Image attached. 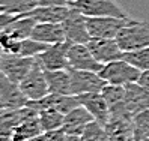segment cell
Returning <instances> with one entry per match:
<instances>
[{
    "mask_svg": "<svg viewBox=\"0 0 149 141\" xmlns=\"http://www.w3.org/2000/svg\"><path fill=\"white\" fill-rule=\"evenodd\" d=\"M0 47H2V53H8V54H18L21 50V41L9 36L8 33L2 32L0 33Z\"/></svg>",
    "mask_w": 149,
    "mask_h": 141,
    "instance_id": "obj_29",
    "label": "cell"
},
{
    "mask_svg": "<svg viewBox=\"0 0 149 141\" xmlns=\"http://www.w3.org/2000/svg\"><path fill=\"white\" fill-rule=\"evenodd\" d=\"M66 41L72 44H87L91 41V35L87 30V17L71 8V12L62 23Z\"/></svg>",
    "mask_w": 149,
    "mask_h": 141,
    "instance_id": "obj_9",
    "label": "cell"
},
{
    "mask_svg": "<svg viewBox=\"0 0 149 141\" xmlns=\"http://www.w3.org/2000/svg\"><path fill=\"white\" fill-rule=\"evenodd\" d=\"M23 113L20 110H2L0 114V134L2 137H11L12 131L21 123Z\"/></svg>",
    "mask_w": 149,
    "mask_h": 141,
    "instance_id": "obj_22",
    "label": "cell"
},
{
    "mask_svg": "<svg viewBox=\"0 0 149 141\" xmlns=\"http://www.w3.org/2000/svg\"><path fill=\"white\" fill-rule=\"evenodd\" d=\"M32 141H45V138H44V134H42L41 137H38V138H35V140H32Z\"/></svg>",
    "mask_w": 149,
    "mask_h": 141,
    "instance_id": "obj_34",
    "label": "cell"
},
{
    "mask_svg": "<svg viewBox=\"0 0 149 141\" xmlns=\"http://www.w3.org/2000/svg\"><path fill=\"white\" fill-rule=\"evenodd\" d=\"M102 96L106 98L107 104L110 110L118 107V105H122L125 102V95H127V90H125V86H115V84H107L106 87L102 89Z\"/></svg>",
    "mask_w": 149,
    "mask_h": 141,
    "instance_id": "obj_25",
    "label": "cell"
},
{
    "mask_svg": "<svg viewBox=\"0 0 149 141\" xmlns=\"http://www.w3.org/2000/svg\"><path fill=\"white\" fill-rule=\"evenodd\" d=\"M50 45L48 44L39 42L33 38H27L21 41V50H20V56L24 57H38L41 53H44Z\"/></svg>",
    "mask_w": 149,
    "mask_h": 141,
    "instance_id": "obj_28",
    "label": "cell"
},
{
    "mask_svg": "<svg viewBox=\"0 0 149 141\" xmlns=\"http://www.w3.org/2000/svg\"><path fill=\"white\" fill-rule=\"evenodd\" d=\"M38 23L35 21L30 17H26V15H17L15 18L2 29V32L8 33L9 36L15 38V39H20L24 41L27 38H32V33L33 29Z\"/></svg>",
    "mask_w": 149,
    "mask_h": 141,
    "instance_id": "obj_19",
    "label": "cell"
},
{
    "mask_svg": "<svg viewBox=\"0 0 149 141\" xmlns=\"http://www.w3.org/2000/svg\"><path fill=\"white\" fill-rule=\"evenodd\" d=\"M92 120H95L92 114L87 111L83 105H78V107H75L72 111H69L68 114H65L62 129L66 132L68 135L80 137L83 134V131L86 129V126L89 125Z\"/></svg>",
    "mask_w": 149,
    "mask_h": 141,
    "instance_id": "obj_15",
    "label": "cell"
},
{
    "mask_svg": "<svg viewBox=\"0 0 149 141\" xmlns=\"http://www.w3.org/2000/svg\"><path fill=\"white\" fill-rule=\"evenodd\" d=\"M128 141H134V140H133V138H131V140H128Z\"/></svg>",
    "mask_w": 149,
    "mask_h": 141,
    "instance_id": "obj_36",
    "label": "cell"
},
{
    "mask_svg": "<svg viewBox=\"0 0 149 141\" xmlns=\"http://www.w3.org/2000/svg\"><path fill=\"white\" fill-rule=\"evenodd\" d=\"M125 107L133 116L140 111L149 110V90L146 87L140 83H131L125 86Z\"/></svg>",
    "mask_w": 149,
    "mask_h": 141,
    "instance_id": "obj_16",
    "label": "cell"
},
{
    "mask_svg": "<svg viewBox=\"0 0 149 141\" xmlns=\"http://www.w3.org/2000/svg\"><path fill=\"white\" fill-rule=\"evenodd\" d=\"M87 47L92 51L93 57L102 65L115 62V60H120L124 57V51L120 50L116 39L91 38V41L87 42Z\"/></svg>",
    "mask_w": 149,
    "mask_h": 141,
    "instance_id": "obj_13",
    "label": "cell"
},
{
    "mask_svg": "<svg viewBox=\"0 0 149 141\" xmlns=\"http://www.w3.org/2000/svg\"><path fill=\"white\" fill-rule=\"evenodd\" d=\"M139 83L149 90V72H143L142 77H140V80H139Z\"/></svg>",
    "mask_w": 149,
    "mask_h": 141,
    "instance_id": "obj_32",
    "label": "cell"
},
{
    "mask_svg": "<svg viewBox=\"0 0 149 141\" xmlns=\"http://www.w3.org/2000/svg\"><path fill=\"white\" fill-rule=\"evenodd\" d=\"M68 141H81V138L77 135H68Z\"/></svg>",
    "mask_w": 149,
    "mask_h": 141,
    "instance_id": "obj_33",
    "label": "cell"
},
{
    "mask_svg": "<svg viewBox=\"0 0 149 141\" xmlns=\"http://www.w3.org/2000/svg\"><path fill=\"white\" fill-rule=\"evenodd\" d=\"M142 74L143 72L139 68L133 66L124 59L106 63L100 70V75L107 81V84H115V86H127L131 83H139Z\"/></svg>",
    "mask_w": 149,
    "mask_h": 141,
    "instance_id": "obj_2",
    "label": "cell"
},
{
    "mask_svg": "<svg viewBox=\"0 0 149 141\" xmlns=\"http://www.w3.org/2000/svg\"><path fill=\"white\" fill-rule=\"evenodd\" d=\"M0 141H12V140H11V137H2Z\"/></svg>",
    "mask_w": 149,
    "mask_h": 141,
    "instance_id": "obj_35",
    "label": "cell"
},
{
    "mask_svg": "<svg viewBox=\"0 0 149 141\" xmlns=\"http://www.w3.org/2000/svg\"><path fill=\"white\" fill-rule=\"evenodd\" d=\"M78 101L80 105L89 111L95 120H98L100 123L106 125L110 119V107L106 101V98L102 96L101 92H93V93H83L78 95Z\"/></svg>",
    "mask_w": 149,
    "mask_h": 141,
    "instance_id": "obj_14",
    "label": "cell"
},
{
    "mask_svg": "<svg viewBox=\"0 0 149 141\" xmlns=\"http://www.w3.org/2000/svg\"><path fill=\"white\" fill-rule=\"evenodd\" d=\"M69 0H39V6H68Z\"/></svg>",
    "mask_w": 149,
    "mask_h": 141,
    "instance_id": "obj_31",
    "label": "cell"
},
{
    "mask_svg": "<svg viewBox=\"0 0 149 141\" xmlns=\"http://www.w3.org/2000/svg\"><path fill=\"white\" fill-rule=\"evenodd\" d=\"M63 119H65V114L59 113L56 110H41L39 111V122H41L44 132L62 129Z\"/></svg>",
    "mask_w": 149,
    "mask_h": 141,
    "instance_id": "obj_24",
    "label": "cell"
},
{
    "mask_svg": "<svg viewBox=\"0 0 149 141\" xmlns=\"http://www.w3.org/2000/svg\"><path fill=\"white\" fill-rule=\"evenodd\" d=\"M29 99L21 92L20 84L11 81L6 75H0V107L2 110H20L26 107Z\"/></svg>",
    "mask_w": 149,
    "mask_h": 141,
    "instance_id": "obj_12",
    "label": "cell"
},
{
    "mask_svg": "<svg viewBox=\"0 0 149 141\" xmlns=\"http://www.w3.org/2000/svg\"><path fill=\"white\" fill-rule=\"evenodd\" d=\"M33 63H35V57H24V56H18V54L2 53V57H0V70L11 81L20 84L23 78L29 74Z\"/></svg>",
    "mask_w": 149,
    "mask_h": 141,
    "instance_id": "obj_7",
    "label": "cell"
},
{
    "mask_svg": "<svg viewBox=\"0 0 149 141\" xmlns=\"http://www.w3.org/2000/svg\"><path fill=\"white\" fill-rule=\"evenodd\" d=\"M71 2H72V0H69V3H71Z\"/></svg>",
    "mask_w": 149,
    "mask_h": 141,
    "instance_id": "obj_37",
    "label": "cell"
},
{
    "mask_svg": "<svg viewBox=\"0 0 149 141\" xmlns=\"http://www.w3.org/2000/svg\"><path fill=\"white\" fill-rule=\"evenodd\" d=\"M133 20L118 18V17H87V30L91 38L116 39L119 32Z\"/></svg>",
    "mask_w": 149,
    "mask_h": 141,
    "instance_id": "obj_5",
    "label": "cell"
},
{
    "mask_svg": "<svg viewBox=\"0 0 149 141\" xmlns=\"http://www.w3.org/2000/svg\"><path fill=\"white\" fill-rule=\"evenodd\" d=\"M69 41L59 42L50 45L44 53L36 57V60L42 65L45 70H60V69H69V60H68V48Z\"/></svg>",
    "mask_w": 149,
    "mask_h": 141,
    "instance_id": "obj_10",
    "label": "cell"
},
{
    "mask_svg": "<svg viewBox=\"0 0 149 141\" xmlns=\"http://www.w3.org/2000/svg\"><path fill=\"white\" fill-rule=\"evenodd\" d=\"M68 60H69V66L72 69L92 70V72H98V74L104 66L93 57L87 44H72V42L69 44Z\"/></svg>",
    "mask_w": 149,
    "mask_h": 141,
    "instance_id": "obj_11",
    "label": "cell"
},
{
    "mask_svg": "<svg viewBox=\"0 0 149 141\" xmlns=\"http://www.w3.org/2000/svg\"><path fill=\"white\" fill-rule=\"evenodd\" d=\"M44 138H45V141H68V134L63 129H56L44 132Z\"/></svg>",
    "mask_w": 149,
    "mask_h": 141,
    "instance_id": "obj_30",
    "label": "cell"
},
{
    "mask_svg": "<svg viewBox=\"0 0 149 141\" xmlns=\"http://www.w3.org/2000/svg\"><path fill=\"white\" fill-rule=\"evenodd\" d=\"M29 107L35 108L38 113L41 110H56L62 114H68L75 107L80 105L78 96L75 95H60V93H48L45 98L39 101H29Z\"/></svg>",
    "mask_w": 149,
    "mask_h": 141,
    "instance_id": "obj_8",
    "label": "cell"
},
{
    "mask_svg": "<svg viewBox=\"0 0 149 141\" xmlns=\"http://www.w3.org/2000/svg\"><path fill=\"white\" fill-rule=\"evenodd\" d=\"M20 89L29 101H39L50 93L47 77H45V69L36 60V57H35V63L32 69L29 70V74L21 80Z\"/></svg>",
    "mask_w": 149,
    "mask_h": 141,
    "instance_id": "obj_4",
    "label": "cell"
},
{
    "mask_svg": "<svg viewBox=\"0 0 149 141\" xmlns=\"http://www.w3.org/2000/svg\"><path fill=\"white\" fill-rule=\"evenodd\" d=\"M45 77H47L50 93L72 95V92H71V74H69V69L45 70Z\"/></svg>",
    "mask_w": 149,
    "mask_h": 141,
    "instance_id": "obj_20",
    "label": "cell"
},
{
    "mask_svg": "<svg viewBox=\"0 0 149 141\" xmlns=\"http://www.w3.org/2000/svg\"><path fill=\"white\" fill-rule=\"evenodd\" d=\"M116 41L124 53L137 51L149 47V21H140L133 18L119 32Z\"/></svg>",
    "mask_w": 149,
    "mask_h": 141,
    "instance_id": "obj_1",
    "label": "cell"
},
{
    "mask_svg": "<svg viewBox=\"0 0 149 141\" xmlns=\"http://www.w3.org/2000/svg\"><path fill=\"white\" fill-rule=\"evenodd\" d=\"M32 38L48 45L66 41L62 23H38L33 29Z\"/></svg>",
    "mask_w": 149,
    "mask_h": 141,
    "instance_id": "obj_18",
    "label": "cell"
},
{
    "mask_svg": "<svg viewBox=\"0 0 149 141\" xmlns=\"http://www.w3.org/2000/svg\"><path fill=\"white\" fill-rule=\"evenodd\" d=\"M69 6L86 17H118L130 18L127 11L120 8L115 0H72Z\"/></svg>",
    "mask_w": 149,
    "mask_h": 141,
    "instance_id": "obj_3",
    "label": "cell"
},
{
    "mask_svg": "<svg viewBox=\"0 0 149 141\" xmlns=\"http://www.w3.org/2000/svg\"><path fill=\"white\" fill-rule=\"evenodd\" d=\"M71 12V6H38L27 14H21L30 17L36 23H63Z\"/></svg>",
    "mask_w": 149,
    "mask_h": 141,
    "instance_id": "obj_17",
    "label": "cell"
},
{
    "mask_svg": "<svg viewBox=\"0 0 149 141\" xmlns=\"http://www.w3.org/2000/svg\"><path fill=\"white\" fill-rule=\"evenodd\" d=\"M122 59L127 60L133 66L139 68L142 72H149V47L137 50V51L124 53V57Z\"/></svg>",
    "mask_w": 149,
    "mask_h": 141,
    "instance_id": "obj_27",
    "label": "cell"
},
{
    "mask_svg": "<svg viewBox=\"0 0 149 141\" xmlns=\"http://www.w3.org/2000/svg\"><path fill=\"white\" fill-rule=\"evenodd\" d=\"M81 141H110L106 126L98 120H92L80 135Z\"/></svg>",
    "mask_w": 149,
    "mask_h": 141,
    "instance_id": "obj_26",
    "label": "cell"
},
{
    "mask_svg": "<svg viewBox=\"0 0 149 141\" xmlns=\"http://www.w3.org/2000/svg\"><path fill=\"white\" fill-rule=\"evenodd\" d=\"M133 140H149V110L140 111L133 116Z\"/></svg>",
    "mask_w": 149,
    "mask_h": 141,
    "instance_id": "obj_23",
    "label": "cell"
},
{
    "mask_svg": "<svg viewBox=\"0 0 149 141\" xmlns=\"http://www.w3.org/2000/svg\"><path fill=\"white\" fill-rule=\"evenodd\" d=\"M39 6V0H0V12L14 15L27 14Z\"/></svg>",
    "mask_w": 149,
    "mask_h": 141,
    "instance_id": "obj_21",
    "label": "cell"
},
{
    "mask_svg": "<svg viewBox=\"0 0 149 141\" xmlns=\"http://www.w3.org/2000/svg\"><path fill=\"white\" fill-rule=\"evenodd\" d=\"M69 74H71V92L75 96L83 93L102 92V89L107 86V81L98 72L69 68Z\"/></svg>",
    "mask_w": 149,
    "mask_h": 141,
    "instance_id": "obj_6",
    "label": "cell"
}]
</instances>
